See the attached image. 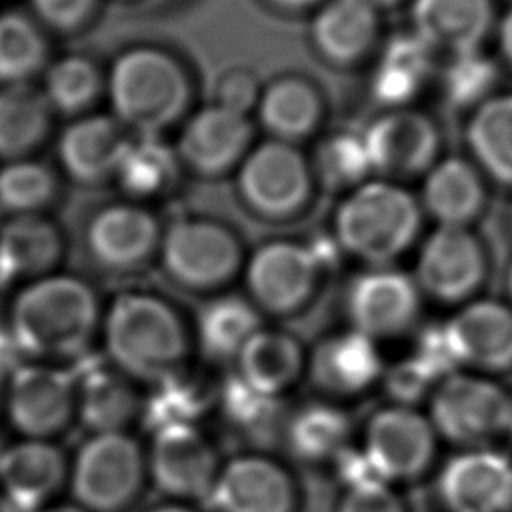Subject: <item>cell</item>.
I'll return each mask as SVG.
<instances>
[{
  "label": "cell",
  "instance_id": "6da1fadb",
  "mask_svg": "<svg viewBox=\"0 0 512 512\" xmlns=\"http://www.w3.org/2000/svg\"><path fill=\"white\" fill-rule=\"evenodd\" d=\"M102 306L90 282L52 272L24 282L8 310V328L26 360H78L100 334Z\"/></svg>",
  "mask_w": 512,
  "mask_h": 512
},
{
  "label": "cell",
  "instance_id": "7a4b0ae2",
  "mask_svg": "<svg viewBox=\"0 0 512 512\" xmlns=\"http://www.w3.org/2000/svg\"><path fill=\"white\" fill-rule=\"evenodd\" d=\"M100 336L110 366L136 382L160 384L182 374L190 352L176 306L146 290L118 294L102 314Z\"/></svg>",
  "mask_w": 512,
  "mask_h": 512
},
{
  "label": "cell",
  "instance_id": "3957f363",
  "mask_svg": "<svg viewBox=\"0 0 512 512\" xmlns=\"http://www.w3.org/2000/svg\"><path fill=\"white\" fill-rule=\"evenodd\" d=\"M422 206L400 182L370 178L346 192L334 212V244L370 266H388L420 234Z\"/></svg>",
  "mask_w": 512,
  "mask_h": 512
},
{
  "label": "cell",
  "instance_id": "277c9868",
  "mask_svg": "<svg viewBox=\"0 0 512 512\" xmlns=\"http://www.w3.org/2000/svg\"><path fill=\"white\" fill-rule=\"evenodd\" d=\"M106 86L114 118L136 136H158L176 124L192 96L182 64L158 48H132L120 54Z\"/></svg>",
  "mask_w": 512,
  "mask_h": 512
},
{
  "label": "cell",
  "instance_id": "5b68a950",
  "mask_svg": "<svg viewBox=\"0 0 512 512\" xmlns=\"http://www.w3.org/2000/svg\"><path fill=\"white\" fill-rule=\"evenodd\" d=\"M146 482V452L128 432H92L70 460L72 502L88 512L130 510Z\"/></svg>",
  "mask_w": 512,
  "mask_h": 512
},
{
  "label": "cell",
  "instance_id": "8992f818",
  "mask_svg": "<svg viewBox=\"0 0 512 512\" xmlns=\"http://www.w3.org/2000/svg\"><path fill=\"white\" fill-rule=\"evenodd\" d=\"M426 414L438 438L464 448H484L506 436L512 394L488 374L452 370L434 384Z\"/></svg>",
  "mask_w": 512,
  "mask_h": 512
},
{
  "label": "cell",
  "instance_id": "52a82bcc",
  "mask_svg": "<svg viewBox=\"0 0 512 512\" xmlns=\"http://www.w3.org/2000/svg\"><path fill=\"white\" fill-rule=\"evenodd\" d=\"M158 260L166 276L192 292L224 288L244 268L236 232L220 220L182 216L162 230Z\"/></svg>",
  "mask_w": 512,
  "mask_h": 512
},
{
  "label": "cell",
  "instance_id": "ba28073f",
  "mask_svg": "<svg viewBox=\"0 0 512 512\" xmlns=\"http://www.w3.org/2000/svg\"><path fill=\"white\" fill-rule=\"evenodd\" d=\"M234 174L242 204L254 216L270 222L300 216L316 186L312 162L300 148L274 138L252 146Z\"/></svg>",
  "mask_w": 512,
  "mask_h": 512
},
{
  "label": "cell",
  "instance_id": "9c48e42d",
  "mask_svg": "<svg viewBox=\"0 0 512 512\" xmlns=\"http://www.w3.org/2000/svg\"><path fill=\"white\" fill-rule=\"evenodd\" d=\"M326 258L318 246L294 240H268L244 262L248 300L264 314L294 316L316 294Z\"/></svg>",
  "mask_w": 512,
  "mask_h": 512
},
{
  "label": "cell",
  "instance_id": "30bf717a",
  "mask_svg": "<svg viewBox=\"0 0 512 512\" xmlns=\"http://www.w3.org/2000/svg\"><path fill=\"white\" fill-rule=\"evenodd\" d=\"M438 440L428 414L392 402L366 420L360 454L376 478L396 486L418 480L430 470Z\"/></svg>",
  "mask_w": 512,
  "mask_h": 512
},
{
  "label": "cell",
  "instance_id": "8fae6325",
  "mask_svg": "<svg viewBox=\"0 0 512 512\" xmlns=\"http://www.w3.org/2000/svg\"><path fill=\"white\" fill-rule=\"evenodd\" d=\"M412 278L422 296L462 306L490 278L488 248L472 228L436 226L418 250Z\"/></svg>",
  "mask_w": 512,
  "mask_h": 512
},
{
  "label": "cell",
  "instance_id": "7c38bea8",
  "mask_svg": "<svg viewBox=\"0 0 512 512\" xmlns=\"http://www.w3.org/2000/svg\"><path fill=\"white\" fill-rule=\"evenodd\" d=\"M4 412L20 438L54 440L76 418V378L28 360L4 382Z\"/></svg>",
  "mask_w": 512,
  "mask_h": 512
},
{
  "label": "cell",
  "instance_id": "4fadbf2b",
  "mask_svg": "<svg viewBox=\"0 0 512 512\" xmlns=\"http://www.w3.org/2000/svg\"><path fill=\"white\" fill-rule=\"evenodd\" d=\"M222 462L210 438L190 422L154 428L146 450L148 482L168 500H206Z\"/></svg>",
  "mask_w": 512,
  "mask_h": 512
},
{
  "label": "cell",
  "instance_id": "5bb4252c",
  "mask_svg": "<svg viewBox=\"0 0 512 512\" xmlns=\"http://www.w3.org/2000/svg\"><path fill=\"white\" fill-rule=\"evenodd\" d=\"M162 228L158 218L134 200L106 204L84 228L90 260L110 274H132L158 258Z\"/></svg>",
  "mask_w": 512,
  "mask_h": 512
},
{
  "label": "cell",
  "instance_id": "9a60e30c",
  "mask_svg": "<svg viewBox=\"0 0 512 512\" xmlns=\"http://www.w3.org/2000/svg\"><path fill=\"white\" fill-rule=\"evenodd\" d=\"M206 502L214 512H298L300 490L282 462L244 452L222 462Z\"/></svg>",
  "mask_w": 512,
  "mask_h": 512
},
{
  "label": "cell",
  "instance_id": "2e32d148",
  "mask_svg": "<svg viewBox=\"0 0 512 512\" xmlns=\"http://www.w3.org/2000/svg\"><path fill=\"white\" fill-rule=\"evenodd\" d=\"M372 172L394 182L424 176L440 160L436 122L412 108H390L362 134Z\"/></svg>",
  "mask_w": 512,
  "mask_h": 512
},
{
  "label": "cell",
  "instance_id": "e0dca14e",
  "mask_svg": "<svg viewBox=\"0 0 512 512\" xmlns=\"http://www.w3.org/2000/svg\"><path fill=\"white\" fill-rule=\"evenodd\" d=\"M420 300L422 294L410 274L390 266H372L348 288L350 328L374 342L398 338L416 324Z\"/></svg>",
  "mask_w": 512,
  "mask_h": 512
},
{
  "label": "cell",
  "instance_id": "ac0fdd59",
  "mask_svg": "<svg viewBox=\"0 0 512 512\" xmlns=\"http://www.w3.org/2000/svg\"><path fill=\"white\" fill-rule=\"evenodd\" d=\"M456 366L480 374L512 370V306L492 298L462 304L442 328Z\"/></svg>",
  "mask_w": 512,
  "mask_h": 512
},
{
  "label": "cell",
  "instance_id": "d6986e66",
  "mask_svg": "<svg viewBox=\"0 0 512 512\" xmlns=\"http://www.w3.org/2000/svg\"><path fill=\"white\" fill-rule=\"evenodd\" d=\"M438 498L446 512H512V458L466 448L440 468Z\"/></svg>",
  "mask_w": 512,
  "mask_h": 512
},
{
  "label": "cell",
  "instance_id": "ffe728a7",
  "mask_svg": "<svg viewBox=\"0 0 512 512\" xmlns=\"http://www.w3.org/2000/svg\"><path fill=\"white\" fill-rule=\"evenodd\" d=\"M252 148V124L248 116L218 104L192 114L176 142L182 166L202 178H218L234 172Z\"/></svg>",
  "mask_w": 512,
  "mask_h": 512
},
{
  "label": "cell",
  "instance_id": "44dd1931",
  "mask_svg": "<svg viewBox=\"0 0 512 512\" xmlns=\"http://www.w3.org/2000/svg\"><path fill=\"white\" fill-rule=\"evenodd\" d=\"M70 460L54 440L20 438L0 450V492L16 512H40L68 486Z\"/></svg>",
  "mask_w": 512,
  "mask_h": 512
},
{
  "label": "cell",
  "instance_id": "7402d4cb",
  "mask_svg": "<svg viewBox=\"0 0 512 512\" xmlns=\"http://www.w3.org/2000/svg\"><path fill=\"white\" fill-rule=\"evenodd\" d=\"M306 374L328 398H356L384 376V362L378 342L348 328L314 344L306 354Z\"/></svg>",
  "mask_w": 512,
  "mask_h": 512
},
{
  "label": "cell",
  "instance_id": "603a6c76",
  "mask_svg": "<svg viewBox=\"0 0 512 512\" xmlns=\"http://www.w3.org/2000/svg\"><path fill=\"white\" fill-rule=\"evenodd\" d=\"M130 138L128 130L114 116H78L58 138L56 152L60 168L72 182L82 186L114 182Z\"/></svg>",
  "mask_w": 512,
  "mask_h": 512
},
{
  "label": "cell",
  "instance_id": "cb8c5ba5",
  "mask_svg": "<svg viewBox=\"0 0 512 512\" xmlns=\"http://www.w3.org/2000/svg\"><path fill=\"white\" fill-rule=\"evenodd\" d=\"M488 184L470 158H440L424 174L418 202L438 226L472 228L486 212Z\"/></svg>",
  "mask_w": 512,
  "mask_h": 512
},
{
  "label": "cell",
  "instance_id": "d4e9b609",
  "mask_svg": "<svg viewBox=\"0 0 512 512\" xmlns=\"http://www.w3.org/2000/svg\"><path fill=\"white\" fill-rule=\"evenodd\" d=\"M64 250V234L46 214L4 216L0 222V284H24L56 272Z\"/></svg>",
  "mask_w": 512,
  "mask_h": 512
},
{
  "label": "cell",
  "instance_id": "484cf974",
  "mask_svg": "<svg viewBox=\"0 0 512 512\" xmlns=\"http://www.w3.org/2000/svg\"><path fill=\"white\" fill-rule=\"evenodd\" d=\"M494 20L492 0H414V36L452 56L478 52Z\"/></svg>",
  "mask_w": 512,
  "mask_h": 512
},
{
  "label": "cell",
  "instance_id": "4316f807",
  "mask_svg": "<svg viewBox=\"0 0 512 512\" xmlns=\"http://www.w3.org/2000/svg\"><path fill=\"white\" fill-rule=\"evenodd\" d=\"M464 142L484 178L512 192V92H494L470 110Z\"/></svg>",
  "mask_w": 512,
  "mask_h": 512
},
{
  "label": "cell",
  "instance_id": "83f0119b",
  "mask_svg": "<svg viewBox=\"0 0 512 512\" xmlns=\"http://www.w3.org/2000/svg\"><path fill=\"white\" fill-rule=\"evenodd\" d=\"M234 366L236 376L248 386L282 398L306 374V352L292 334L262 326L242 346Z\"/></svg>",
  "mask_w": 512,
  "mask_h": 512
},
{
  "label": "cell",
  "instance_id": "f1b7e54d",
  "mask_svg": "<svg viewBox=\"0 0 512 512\" xmlns=\"http://www.w3.org/2000/svg\"><path fill=\"white\" fill-rule=\"evenodd\" d=\"M128 376L114 366H84L76 378V418L92 432H128L142 412Z\"/></svg>",
  "mask_w": 512,
  "mask_h": 512
},
{
  "label": "cell",
  "instance_id": "f546056e",
  "mask_svg": "<svg viewBox=\"0 0 512 512\" xmlns=\"http://www.w3.org/2000/svg\"><path fill=\"white\" fill-rule=\"evenodd\" d=\"M312 44L334 66L360 62L378 36L376 6L368 0H328L312 22Z\"/></svg>",
  "mask_w": 512,
  "mask_h": 512
},
{
  "label": "cell",
  "instance_id": "4dcf8cb0",
  "mask_svg": "<svg viewBox=\"0 0 512 512\" xmlns=\"http://www.w3.org/2000/svg\"><path fill=\"white\" fill-rule=\"evenodd\" d=\"M256 112L270 138L298 144L318 130L324 104L312 82L300 76H282L262 90Z\"/></svg>",
  "mask_w": 512,
  "mask_h": 512
},
{
  "label": "cell",
  "instance_id": "1f68e13d",
  "mask_svg": "<svg viewBox=\"0 0 512 512\" xmlns=\"http://www.w3.org/2000/svg\"><path fill=\"white\" fill-rule=\"evenodd\" d=\"M282 436L290 454L304 464L338 462L350 450L352 422L332 402H310L286 416Z\"/></svg>",
  "mask_w": 512,
  "mask_h": 512
},
{
  "label": "cell",
  "instance_id": "d6a6232c",
  "mask_svg": "<svg viewBox=\"0 0 512 512\" xmlns=\"http://www.w3.org/2000/svg\"><path fill=\"white\" fill-rule=\"evenodd\" d=\"M52 114L42 88L26 84H2L0 88V160L30 158L52 126Z\"/></svg>",
  "mask_w": 512,
  "mask_h": 512
},
{
  "label": "cell",
  "instance_id": "836d02e7",
  "mask_svg": "<svg viewBox=\"0 0 512 512\" xmlns=\"http://www.w3.org/2000/svg\"><path fill=\"white\" fill-rule=\"evenodd\" d=\"M180 160L174 148L166 146L158 136L130 138L114 182L134 202L164 196L178 180Z\"/></svg>",
  "mask_w": 512,
  "mask_h": 512
},
{
  "label": "cell",
  "instance_id": "e575fe53",
  "mask_svg": "<svg viewBox=\"0 0 512 512\" xmlns=\"http://www.w3.org/2000/svg\"><path fill=\"white\" fill-rule=\"evenodd\" d=\"M260 328V310L240 296L212 298L202 306L196 320L200 350L214 362H234Z\"/></svg>",
  "mask_w": 512,
  "mask_h": 512
},
{
  "label": "cell",
  "instance_id": "d590c367",
  "mask_svg": "<svg viewBox=\"0 0 512 512\" xmlns=\"http://www.w3.org/2000/svg\"><path fill=\"white\" fill-rule=\"evenodd\" d=\"M48 66V42L24 12L0 14V84H26Z\"/></svg>",
  "mask_w": 512,
  "mask_h": 512
},
{
  "label": "cell",
  "instance_id": "8d00e7d4",
  "mask_svg": "<svg viewBox=\"0 0 512 512\" xmlns=\"http://www.w3.org/2000/svg\"><path fill=\"white\" fill-rule=\"evenodd\" d=\"M56 172L38 160L20 158L0 168V212L4 216L44 214L58 198Z\"/></svg>",
  "mask_w": 512,
  "mask_h": 512
},
{
  "label": "cell",
  "instance_id": "74e56055",
  "mask_svg": "<svg viewBox=\"0 0 512 512\" xmlns=\"http://www.w3.org/2000/svg\"><path fill=\"white\" fill-rule=\"evenodd\" d=\"M104 90L98 66L84 56H64L44 70L42 92L50 108L64 116H84Z\"/></svg>",
  "mask_w": 512,
  "mask_h": 512
},
{
  "label": "cell",
  "instance_id": "f35d334b",
  "mask_svg": "<svg viewBox=\"0 0 512 512\" xmlns=\"http://www.w3.org/2000/svg\"><path fill=\"white\" fill-rule=\"evenodd\" d=\"M430 52L416 36L394 40L374 76V96L392 108L408 102L430 72Z\"/></svg>",
  "mask_w": 512,
  "mask_h": 512
},
{
  "label": "cell",
  "instance_id": "ab89813d",
  "mask_svg": "<svg viewBox=\"0 0 512 512\" xmlns=\"http://www.w3.org/2000/svg\"><path fill=\"white\" fill-rule=\"evenodd\" d=\"M312 162L316 182L332 192H350L370 180L372 164L362 134L336 132L324 138Z\"/></svg>",
  "mask_w": 512,
  "mask_h": 512
},
{
  "label": "cell",
  "instance_id": "60d3db41",
  "mask_svg": "<svg viewBox=\"0 0 512 512\" xmlns=\"http://www.w3.org/2000/svg\"><path fill=\"white\" fill-rule=\"evenodd\" d=\"M220 408L226 422L250 438L270 436L276 428L282 432L286 420L282 398L254 390L236 374L222 386Z\"/></svg>",
  "mask_w": 512,
  "mask_h": 512
},
{
  "label": "cell",
  "instance_id": "b9f144b4",
  "mask_svg": "<svg viewBox=\"0 0 512 512\" xmlns=\"http://www.w3.org/2000/svg\"><path fill=\"white\" fill-rule=\"evenodd\" d=\"M498 80L496 66L478 52L458 54L444 74L446 98L460 108H474L490 94Z\"/></svg>",
  "mask_w": 512,
  "mask_h": 512
},
{
  "label": "cell",
  "instance_id": "7bdbcfd3",
  "mask_svg": "<svg viewBox=\"0 0 512 512\" xmlns=\"http://www.w3.org/2000/svg\"><path fill=\"white\" fill-rule=\"evenodd\" d=\"M150 406L154 428L178 422L194 424V416L206 406V396L196 384L182 380L178 374L160 382V388Z\"/></svg>",
  "mask_w": 512,
  "mask_h": 512
},
{
  "label": "cell",
  "instance_id": "ee69618b",
  "mask_svg": "<svg viewBox=\"0 0 512 512\" xmlns=\"http://www.w3.org/2000/svg\"><path fill=\"white\" fill-rule=\"evenodd\" d=\"M334 512H408V504L394 484L368 476L344 482Z\"/></svg>",
  "mask_w": 512,
  "mask_h": 512
},
{
  "label": "cell",
  "instance_id": "f6af8a7d",
  "mask_svg": "<svg viewBox=\"0 0 512 512\" xmlns=\"http://www.w3.org/2000/svg\"><path fill=\"white\" fill-rule=\"evenodd\" d=\"M262 88L256 76L246 68L226 70L214 86V104L248 116L260 100Z\"/></svg>",
  "mask_w": 512,
  "mask_h": 512
},
{
  "label": "cell",
  "instance_id": "bcb514c9",
  "mask_svg": "<svg viewBox=\"0 0 512 512\" xmlns=\"http://www.w3.org/2000/svg\"><path fill=\"white\" fill-rule=\"evenodd\" d=\"M42 24L56 32H74L94 14L98 0H30Z\"/></svg>",
  "mask_w": 512,
  "mask_h": 512
},
{
  "label": "cell",
  "instance_id": "7dc6e473",
  "mask_svg": "<svg viewBox=\"0 0 512 512\" xmlns=\"http://www.w3.org/2000/svg\"><path fill=\"white\" fill-rule=\"evenodd\" d=\"M28 362L8 326H0V378L6 380L16 368Z\"/></svg>",
  "mask_w": 512,
  "mask_h": 512
},
{
  "label": "cell",
  "instance_id": "c3c4849f",
  "mask_svg": "<svg viewBox=\"0 0 512 512\" xmlns=\"http://www.w3.org/2000/svg\"><path fill=\"white\" fill-rule=\"evenodd\" d=\"M498 46H500V56L504 64L512 70V6L506 10V14L500 20Z\"/></svg>",
  "mask_w": 512,
  "mask_h": 512
},
{
  "label": "cell",
  "instance_id": "681fc988",
  "mask_svg": "<svg viewBox=\"0 0 512 512\" xmlns=\"http://www.w3.org/2000/svg\"><path fill=\"white\" fill-rule=\"evenodd\" d=\"M144 512H200L192 506V502H180V500H164L160 504H154L150 506L148 510Z\"/></svg>",
  "mask_w": 512,
  "mask_h": 512
},
{
  "label": "cell",
  "instance_id": "f907efd6",
  "mask_svg": "<svg viewBox=\"0 0 512 512\" xmlns=\"http://www.w3.org/2000/svg\"><path fill=\"white\" fill-rule=\"evenodd\" d=\"M266 2H270L272 6L284 8V10H302V8L316 4L318 0H266Z\"/></svg>",
  "mask_w": 512,
  "mask_h": 512
},
{
  "label": "cell",
  "instance_id": "816d5d0a",
  "mask_svg": "<svg viewBox=\"0 0 512 512\" xmlns=\"http://www.w3.org/2000/svg\"><path fill=\"white\" fill-rule=\"evenodd\" d=\"M40 512H88V510H84L76 502H54V504H50L48 508H44Z\"/></svg>",
  "mask_w": 512,
  "mask_h": 512
},
{
  "label": "cell",
  "instance_id": "f5cc1de1",
  "mask_svg": "<svg viewBox=\"0 0 512 512\" xmlns=\"http://www.w3.org/2000/svg\"><path fill=\"white\" fill-rule=\"evenodd\" d=\"M504 288H506V296H508V304L512 306V260L506 268V276H504Z\"/></svg>",
  "mask_w": 512,
  "mask_h": 512
},
{
  "label": "cell",
  "instance_id": "db71d44e",
  "mask_svg": "<svg viewBox=\"0 0 512 512\" xmlns=\"http://www.w3.org/2000/svg\"><path fill=\"white\" fill-rule=\"evenodd\" d=\"M0 512H16L14 506L2 496V492H0Z\"/></svg>",
  "mask_w": 512,
  "mask_h": 512
},
{
  "label": "cell",
  "instance_id": "11a10c76",
  "mask_svg": "<svg viewBox=\"0 0 512 512\" xmlns=\"http://www.w3.org/2000/svg\"><path fill=\"white\" fill-rule=\"evenodd\" d=\"M368 2L378 8V6H394V4H398L400 0H368Z\"/></svg>",
  "mask_w": 512,
  "mask_h": 512
},
{
  "label": "cell",
  "instance_id": "9f6ffc18",
  "mask_svg": "<svg viewBox=\"0 0 512 512\" xmlns=\"http://www.w3.org/2000/svg\"><path fill=\"white\" fill-rule=\"evenodd\" d=\"M4 382H6V380L0 378V412L4 410Z\"/></svg>",
  "mask_w": 512,
  "mask_h": 512
},
{
  "label": "cell",
  "instance_id": "6f0895ef",
  "mask_svg": "<svg viewBox=\"0 0 512 512\" xmlns=\"http://www.w3.org/2000/svg\"><path fill=\"white\" fill-rule=\"evenodd\" d=\"M506 438L512 442V414H510V422H508V430H506Z\"/></svg>",
  "mask_w": 512,
  "mask_h": 512
}]
</instances>
